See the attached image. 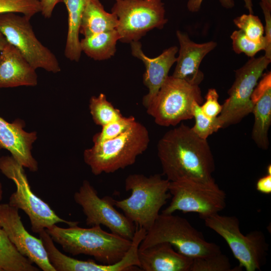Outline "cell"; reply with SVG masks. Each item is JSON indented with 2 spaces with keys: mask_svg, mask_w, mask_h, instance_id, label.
I'll use <instances>...</instances> for the list:
<instances>
[{
  "mask_svg": "<svg viewBox=\"0 0 271 271\" xmlns=\"http://www.w3.org/2000/svg\"><path fill=\"white\" fill-rule=\"evenodd\" d=\"M163 174L170 182L187 178L204 182L215 180L213 154L207 140L183 123L166 132L157 145Z\"/></svg>",
  "mask_w": 271,
  "mask_h": 271,
  "instance_id": "obj_1",
  "label": "cell"
},
{
  "mask_svg": "<svg viewBox=\"0 0 271 271\" xmlns=\"http://www.w3.org/2000/svg\"><path fill=\"white\" fill-rule=\"evenodd\" d=\"M45 230L65 252L74 256L90 255L105 265L121 260L131 244V240L107 232L100 225L82 228L75 225L64 228L54 224Z\"/></svg>",
  "mask_w": 271,
  "mask_h": 271,
  "instance_id": "obj_2",
  "label": "cell"
},
{
  "mask_svg": "<svg viewBox=\"0 0 271 271\" xmlns=\"http://www.w3.org/2000/svg\"><path fill=\"white\" fill-rule=\"evenodd\" d=\"M169 183L158 174L149 177L141 174L129 175L125 180V189L131 191V195L121 200L114 199V206L122 210L136 226L147 231L171 197Z\"/></svg>",
  "mask_w": 271,
  "mask_h": 271,
  "instance_id": "obj_3",
  "label": "cell"
},
{
  "mask_svg": "<svg viewBox=\"0 0 271 271\" xmlns=\"http://www.w3.org/2000/svg\"><path fill=\"white\" fill-rule=\"evenodd\" d=\"M149 143L148 130L136 121L118 137L86 149L84 161L94 175L112 173L133 165L148 149Z\"/></svg>",
  "mask_w": 271,
  "mask_h": 271,
  "instance_id": "obj_4",
  "label": "cell"
},
{
  "mask_svg": "<svg viewBox=\"0 0 271 271\" xmlns=\"http://www.w3.org/2000/svg\"><path fill=\"white\" fill-rule=\"evenodd\" d=\"M161 242L171 244L178 252L192 258L221 252L219 246L207 241L186 218L173 214L159 215L147 231L139 249H144Z\"/></svg>",
  "mask_w": 271,
  "mask_h": 271,
  "instance_id": "obj_5",
  "label": "cell"
},
{
  "mask_svg": "<svg viewBox=\"0 0 271 271\" xmlns=\"http://www.w3.org/2000/svg\"><path fill=\"white\" fill-rule=\"evenodd\" d=\"M0 171L12 180L16 186V191L10 196L9 204L22 210L27 215L34 233L39 234L59 223H64L68 226L79 224L78 221H68L60 218L48 204L35 195L31 188L24 167L12 156L0 158Z\"/></svg>",
  "mask_w": 271,
  "mask_h": 271,
  "instance_id": "obj_6",
  "label": "cell"
},
{
  "mask_svg": "<svg viewBox=\"0 0 271 271\" xmlns=\"http://www.w3.org/2000/svg\"><path fill=\"white\" fill-rule=\"evenodd\" d=\"M198 85L168 76L158 93L146 108L156 124L163 126H176L183 120L193 118L194 102H203Z\"/></svg>",
  "mask_w": 271,
  "mask_h": 271,
  "instance_id": "obj_7",
  "label": "cell"
},
{
  "mask_svg": "<svg viewBox=\"0 0 271 271\" xmlns=\"http://www.w3.org/2000/svg\"><path fill=\"white\" fill-rule=\"evenodd\" d=\"M204 220L206 226L226 242L238 261L239 267L246 271L261 269L265 263L268 249V244L262 231L255 230L244 235L240 230L239 219L233 215L217 213Z\"/></svg>",
  "mask_w": 271,
  "mask_h": 271,
  "instance_id": "obj_8",
  "label": "cell"
},
{
  "mask_svg": "<svg viewBox=\"0 0 271 271\" xmlns=\"http://www.w3.org/2000/svg\"><path fill=\"white\" fill-rule=\"evenodd\" d=\"M172 197L169 206L162 212L166 214L176 211L198 213L203 220L223 210L226 195L215 182H204L190 179L170 182Z\"/></svg>",
  "mask_w": 271,
  "mask_h": 271,
  "instance_id": "obj_9",
  "label": "cell"
},
{
  "mask_svg": "<svg viewBox=\"0 0 271 271\" xmlns=\"http://www.w3.org/2000/svg\"><path fill=\"white\" fill-rule=\"evenodd\" d=\"M0 31L35 69L56 73L61 67L55 55L37 38L30 19L15 13L0 14Z\"/></svg>",
  "mask_w": 271,
  "mask_h": 271,
  "instance_id": "obj_10",
  "label": "cell"
},
{
  "mask_svg": "<svg viewBox=\"0 0 271 271\" xmlns=\"http://www.w3.org/2000/svg\"><path fill=\"white\" fill-rule=\"evenodd\" d=\"M271 59L264 55L251 58L241 68L235 71V80L228 91V97L222 105L218 116L221 128L239 122L252 112L253 103L251 95L257 81Z\"/></svg>",
  "mask_w": 271,
  "mask_h": 271,
  "instance_id": "obj_11",
  "label": "cell"
},
{
  "mask_svg": "<svg viewBox=\"0 0 271 271\" xmlns=\"http://www.w3.org/2000/svg\"><path fill=\"white\" fill-rule=\"evenodd\" d=\"M111 12L117 17L120 41H139L154 28L162 29L168 20L162 0H114Z\"/></svg>",
  "mask_w": 271,
  "mask_h": 271,
  "instance_id": "obj_12",
  "label": "cell"
},
{
  "mask_svg": "<svg viewBox=\"0 0 271 271\" xmlns=\"http://www.w3.org/2000/svg\"><path fill=\"white\" fill-rule=\"evenodd\" d=\"M73 198L81 207L87 226L102 225L114 234L130 240L132 239L136 230L134 224L115 209L112 198H100L88 180L82 182Z\"/></svg>",
  "mask_w": 271,
  "mask_h": 271,
  "instance_id": "obj_13",
  "label": "cell"
},
{
  "mask_svg": "<svg viewBox=\"0 0 271 271\" xmlns=\"http://www.w3.org/2000/svg\"><path fill=\"white\" fill-rule=\"evenodd\" d=\"M146 232L136 230L129 249L119 261L110 265L98 264L92 260H82L68 256L61 252L54 244L51 236L43 230L40 233L50 263L56 271H125L139 266L138 251Z\"/></svg>",
  "mask_w": 271,
  "mask_h": 271,
  "instance_id": "obj_14",
  "label": "cell"
},
{
  "mask_svg": "<svg viewBox=\"0 0 271 271\" xmlns=\"http://www.w3.org/2000/svg\"><path fill=\"white\" fill-rule=\"evenodd\" d=\"M0 227L17 250L43 271H56L48 258L41 239L25 228L19 209L9 203L0 204Z\"/></svg>",
  "mask_w": 271,
  "mask_h": 271,
  "instance_id": "obj_15",
  "label": "cell"
},
{
  "mask_svg": "<svg viewBox=\"0 0 271 271\" xmlns=\"http://www.w3.org/2000/svg\"><path fill=\"white\" fill-rule=\"evenodd\" d=\"M130 46L131 54L141 60L145 65L143 83L149 92L143 97L142 103L146 108L168 77L170 68L177 61L176 54L178 48L176 46L171 47L164 50L158 57L151 58L144 54L142 44L139 41L131 42Z\"/></svg>",
  "mask_w": 271,
  "mask_h": 271,
  "instance_id": "obj_16",
  "label": "cell"
},
{
  "mask_svg": "<svg viewBox=\"0 0 271 271\" xmlns=\"http://www.w3.org/2000/svg\"><path fill=\"white\" fill-rule=\"evenodd\" d=\"M24 125L22 120L17 119L10 123L0 117V149L9 151L21 165L35 172L38 170V164L31 151L37 133L25 131Z\"/></svg>",
  "mask_w": 271,
  "mask_h": 271,
  "instance_id": "obj_17",
  "label": "cell"
},
{
  "mask_svg": "<svg viewBox=\"0 0 271 271\" xmlns=\"http://www.w3.org/2000/svg\"><path fill=\"white\" fill-rule=\"evenodd\" d=\"M180 44L179 55L172 76L184 79L190 83L199 85L204 74L199 66L204 57L217 46L214 41L198 44L191 41L188 35L180 31L176 32Z\"/></svg>",
  "mask_w": 271,
  "mask_h": 271,
  "instance_id": "obj_18",
  "label": "cell"
},
{
  "mask_svg": "<svg viewBox=\"0 0 271 271\" xmlns=\"http://www.w3.org/2000/svg\"><path fill=\"white\" fill-rule=\"evenodd\" d=\"M36 70L17 48L8 43L0 52V88L37 85Z\"/></svg>",
  "mask_w": 271,
  "mask_h": 271,
  "instance_id": "obj_19",
  "label": "cell"
},
{
  "mask_svg": "<svg viewBox=\"0 0 271 271\" xmlns=\"http://www.w3.org/2000/svg\"><path fill=\"white\" fill-rule=\"evenodd\" d=\"M139 267L144 271H190L193 258L174 250L168 242L138 251Z\"/></svg>",
  "mask_w": 271,
  "mask_h": 271,
  "instance_id": "obj_20",
  "label": "cell"
},
{
  "mask_svg": "<svg viewBox=\"0 0 271 271\" xmlns=\"http://www.w3.org/2000/svg\"><path fill=\"white\" fill-rule=\"evenodd\" d=\"M251 98L254 116L252 138L259 148L266 150L269 144L268 132L271 124V86H256Z\"/></svg>",
  "mask_w": 271,
  "mask_h": 271,
  "instance_id": "obj_21",
  "label": "cell"
},
{
  "mask_svg": "<svg viewBox=\"0 0 271 271\" xmlns=\"http://www.w3.org/2000/svg\"><path fill=\"white\" fill-rule=\"evenodd\" d=\"M118 19L113 13L107 12L99 0H87L83 11L80 34L84 37L116 29Z\"/></svg>",
  "mask_w": 271,
  "mask_h": 271,
  "instance_id": "obj_22",
  "label": "cell"
},
{
  "mask_svg": "<svg viewBox=\"0 0 271 271\" xmlns=\"http://www.w3.org/2000/svg\"><path fill=\"white\" fill-rule=\"evenodd\" d=\"M87 0H63L68 13V31L64 50L69 60L78 62L81 55L79 30Z\"/></svg>",
  "mask_w": 271,
  "mask_h": 271,
  "instance_id": "obj_23",
  "label": "cell"
},
{
  "mask_svg": "<svg viewBox=\"0 0 271 271\" xmlns=\"http://www.w3.org/2000/svg\"><path fill=\"white\" fill-rule=\"evenodd\" d=\"M120 36L116 29L85 36L80 40L82 52L95 60H103L113 56Z\"/></svg>",
  "mask_w": 271,
  "mask_h": 271,
  "instance_id": "obj_24",
  "label": "cell"
},
{
  "mask_svg": "<svg viewBox=\"0 0 271 271\" xmlns=\"http://www.w3.org/2000/svg\"><path fill=\"white\" fill-rule=\"evenodd\" d=\"M0 270L39 271V268L21 254L0 227Z\"/></svg>",
  "mask_w": 271,
  "mask_h": 271,
  "instance_id": "obj_25",
  "label": "cell"
},
{
  "mask_svg": "<svg viewBox=\"0 0 271 271\" xmlns=\"http://www.w3.org/2000/svg\"><path fill=\"white\" fill-rule=\"evenodd\" d=\"M89 107L93 121L101 126L123 116L120 110L107 100L104 93H100L97 96H92L89 100Z\"/></svg>",
  "mask_w": 271,
  "mask_h": 271,
  "instance_id": "obj_26",
  "label": "cell"
},
{
  "mask_svg": "<svg viewBox=\"0 0 271 271\" xmlns=\"http://www.w3.org/2000/svg\"><path fill=\"white\" fill-rule=\"evenodd\" d=\"M192 113L195 123L191 128L200 138L207 140L209 136L221 128L218 116L215 118L207 116L202 112L201 105L196 101L194 102Z\"/></svg>",
  "mask_w": 271,
  "mask_h": 271,
  "instance_id": "obj_27",
  "label": "cell"
},
{
  "mask_svg": "<svg viewBox=\"0 0 271 271\" xmlns=\"http://www.w3.org/2000/svg\"><path fill=\"white\" fill-rule=\"evenodd\" d=\"M136 121L132 116H123L121 118L102 126L101 130L93 136L94 144L101 143L118 137L128 130Z\"/></svg>",
  "mask_w": 271,
  "mask_h": 271,
  "instance_id": "obj_28",
  "label": "cell"
},
{
  "mask_svg": "<svg viewBox=\"0 0 271 271\" xmlns=\"http://www.w3.org/2000/svg\"><path fill=\"white\" fill-rule=\"evenodd\" d=\"M235 25L251 41L259 43L264 39V28L258 16L243 14L233 20Z\"/></svg>",
  "mask_w": 271,
  "mask_h": 271,
  "instance_id": "obj_29",
  "label": "cell"
},
{
  "mask_svg": "<svg viewBox=\"0 0 271 271\" xmlns=\"http://www.w3.org/2000/svg\"><path fill=\"white\" fill-rule=\"evenodd\" d=\"M229 258L221 252L209 256L193 258L190 271L233 270Z\"/></svg>",
  "mask_w": 271,
  "mask_h": 271,
  "instance_id": "obj_30",
  "label": "cell"
},
{
  "mask_svg": "<svg viewBox=\"0 0 271 271\" xmlns=\"http://www.w3.org/2000/svg\"><path fill=\"white\" fill-rule=\"evenodd\" d=\"M230 38L232 41V48L237 54L244 53L248 57H253L260 50L265 51L267 48L264 37L261 42L257 43L248 38L241 30L234 31Z\"/></svg>",
  "mask_w": 271,
  "mask_h": 271,
  "instance_id": "obj_31",
  "label": "cell"
},
{
  "mask_svg": "<svg viewBox=\"0 0 271 271\" xmlns=\"http://www.w3.org/2000/svg\"><path fill=\"white\" fill-rule=\"evenodd\" d=\"M40 11L39 0H0V14L15 13L31 19Z\"/></svg>",
  "mask_w": 271,
  "mask_h": 271,
  "instance_id": "obj_32",
  "label": "cell"
},
{
  "mask_svg": "<svg viewBox=\"0 0 271 271\" xmlns=\"http://www.w3.org/2000/svg\"><path fill=\"white\" fill-rule=\"evenodd\" d=\"M219 95L214 88L208 90L206 96L205 101L201 105L202 112L210 118H215L220 113L222 105L218 102Z\"/></svg>",
  "mask_w": 271,
  "mask_h": 271,
  "instance_id": "obj_33",
  "label": "cell"
},
{
  "mask_svg": "<svg viewBox=\"0 0 271 271\" xmlns=\"http://www.w3.org/2000/svg\"><path fill=\"white\" fill-rule=\"evenodd\" d=\"M203 0H188L187 3V8L191 12H197L199 11L201 8ZM245 2L244 7L248 9L249 14H253L252 10V3L251 0H244ZM222 6L226 9H230L234 7V2L233 0H219Z\"/></svg>",
  "mask_w": 271,
  "mask_h": 271,
  "instance_id": "obj_34",
  "label": "cell"
},
{
  "mask_svg": "<svg viewBox=\"0 0 271 271\" xmlns=\"http://www.w3.org/2000/svg\"><path fill=\"white\" fill-rule=\"evenodd\" d=\"M259 4L262 10L265 21V26L264 31H265L264 37L267 42V48L265 51L264 56L271 59V10L266 8L261 2Z\"/></svg>",
  "mask_w": 271,
  "mask_h": 271,
  "instance_id": "obj_35",
  "label": "cell"
},
{
  "mask_svg": "<svg viewBox=\"0 0 271 271\" xmlns=\"http://www.w3.org/2000/svg\"><path fill=\"white\" fill-rule=\"evenodd\" d=\"M41 11L42 16L46 19H49L52 15L56 6L62 2L63 0H39Z\"/></svg>",
  "mask_w": 271,
  "mask_h": 271,
  "instance_id": "obj_36",
  "label": "cell"
},
{
  "mask_svg": "<svg viewBox=\"0 0 271 271\" xmlns=\"http://www.w3.org/2000/svg\"><path fill=\"white\" fill-rule=\"evenodd\" d=\"M257 191L264 194L271 193V175L266 174L258 179L256 183Z\"/></svg>",
  "mask_w": 271,
  "mask_h": 271,
  "instance_id": "obj_37",
  "label": "cell"
},
{
  "mask_svg": "<svg viewBox=\"0 0 271 271\" xmlns=\"http://www.w3.org/2000/svg\"><path fill=\"white\" fill-rule=\"evenodd\" d=\"M8 43L6 38L0 31V52L3 50Z\"/></svg>",
  "mask_w": 271,
  "mask_h": 271,
  "instance_id": "obj_38",
  "label": "cell"
},
{
  "mask_svg": "<svg viewBox=\"0 0 271 271\" xmlns=\"http://www.w3.org/2000/svg\"><path fill=\"white\" fill-rule=\"evenodd\" d=\"M261 3L271 10V0H260Z\"/></svg>",
  "mask_w": 271,
  "mask_h": 271,
  "instance_id": "obj_39",
  "label": "cell"
},
{
  "mask_svg": "<svg viewBox=\"0 0 271 271\" xmlns=\"http://www.w3.org/2000/svg\"><path fill=\"white\" fill-rule=\"evenodd\" d=\"M3 185L0 182V201L3 199Z\"/></svg>",
  "mask_w": 271,
  "mask_h": 271,
  "instance_id": "obj_40",
  "label": "cell"
},
{
  "mask_svg": "<svg viewBox=\"0 0 271 271\" xmlns=\"http://www.w3.org/2000/svg\"><path fill=\"white\" fill-rule=\"evenodd\" d=\"M266 172L267 174L271 175V165L270 164L268 165L266 167Z\"/></svg>",
  "mask_w": 271,
  "mask_h": 271,
  "instance_id": "obj_41",
  "label": "cell"
}]
</instances>
